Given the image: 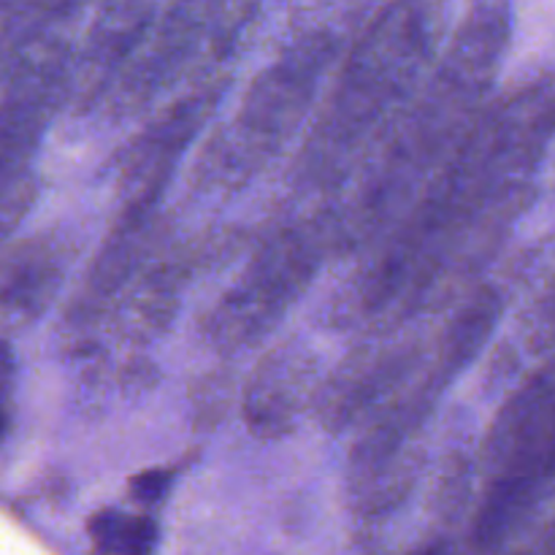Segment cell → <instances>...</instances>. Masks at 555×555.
<instances>
[{
	"instance_id": "obj_1",
	"label": "cell",
	"mask_w": 555,
	"mask_h": 555,
	"mask_svg": "<svg viewBox=\"0 0 555 555\" xmlns=\"http://www.w3.org/2000/svg\"><path fill=\"white\" fill-rule=\"evenodd\" d=\"M92 540L103 551H150L155 542V524L150 518L106 513L90 524Z\"/></svg>"
},
{
	"instance_id": "obj_2",
	"label": "cell",
	"mask_w": 555,
	"mask_h": 555,
	"mask_svg": "<svg viewBox=\"0 0 555 555\" xmlns=\"http://www.w3.org/2000/svg\"><path fill=\"white\" fill-rule=\"evenodd\" d=\"M130 486H133L135 499H141V502H155V499H160L166 493L168 475H163V472H146V475L133 477Z\"/></svg>"
}]
</instances>
